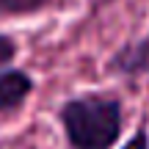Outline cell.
<instances>
[{"instance_id": "5", "label": "cell", "mask_w": 149, "mask_h": 149, "mask_svg": "<svg viewBox=\"0 0 149 149\" xmlns=\"http://www.w3.org/2000/svg\"><path fill=\"white\" fill-rule=\"evenodd\" d=\"M17 53H19L17 39L8 36V33H0V69H6V66L17 58Z\"/></svg>"}, {"instance_id": "6", "label": "cell", "mask_w": 149, "mask_h": 149, "mask_svg": "<svg viewBox=\"0 0 149 149\" xmlns=\"http://www.w3.org/2000/svg\"><path fill=\"white\" fill-rule=\"evenodd\" d=\"M122 149H149V135H146V130H135V135L127 141Z\"/></svg>"}, {"instance_id": "2", "label": "cell", "mask_w": 149, "mask_h": 149, "mask_svg": "<svg viewBox=\"0 0 149 149\" xmlns=\"http://www.w3.org/2000/svg\"><path fill=\"white\" fill-rule=\"evenodd\" d=\"M105 69L111 74H116V77H124V80L146 77L149 74V33L124 42L122 47L108 58Z\"/></svg>"}, {"instance_id": "3", "label": "cell", "mask_w": 149, "mask_h": 149, "mask_svg": "<svg viewBox=\"0 0 149 149\" xmlns=\"http://www.w3.org/2000/svg\"><path fill=\"white\" fill-rule=\"evenodd\" d=\"M36 83L25 69L17 66H6L0 69V113H14L28 102V97L33 94Z\"/></svg>"}, {"instance_id": "1", "label": "cell", "mask_w": 149, "mask_h": 149, "mask_svg": "<svg viewBox=\"0 0 149 149\" xmlns=\"http://www.w3.org/2000/svg\"><path fill=\"white\" fill-rule=\"evenodd\" d=\"M58 122L72 149H111L122 138L124 108L116 94L91 91L66 100L58 108Z\"/></svg>"}, {"instance_id": "4", "label": "cell", "mask_w": 149, "mask_h": 149, "mask_svg": "<svg viewBox=\"0 0 149 149\" xmlns=\"http://www.w3.org/2000/svg\"><path fill=\"white\" fill-rule=\"evenodd\" d=\"M53 0H0V19H11V17H31L44 11Z\"/></svg>"}]
</instances>
